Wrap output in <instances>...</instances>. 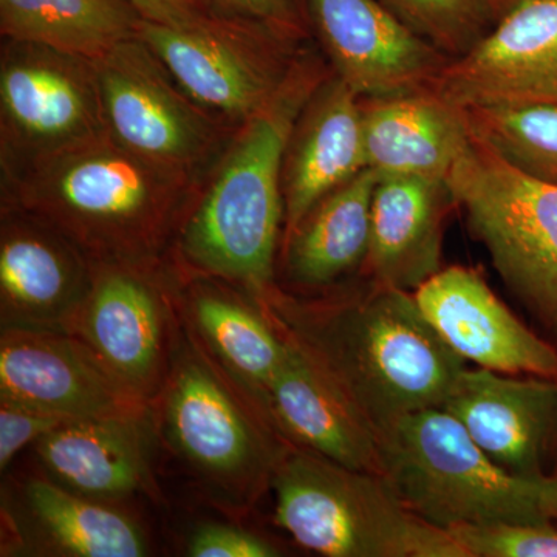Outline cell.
Listing matches in <instances>:
<instances>
[{"label":"cell","instance_id":"6da1fadb","mask_svg":"<svg viewBox=\"0 0 557 557\" xmlns=\"http://www.w3.org/2000/svg\"><path fill=\"white\" fill-rule=\"evenodd\" d=\"M274 329L309 355L370 423L384 428L416 410L442 408L467 361L418 307L413 293L370 281L325 300L260 299Z\"/></svg>","mask_w":557,"mask_h":557},{"label":"cell","instance_id":"7a4b0ae2","mask_svg":"<svg viewBox=\"0 0 557 557\" xmlns=\"http://www.w3.org/2000/svg\"><path fill=\"white\" fill-rule=\"evenodd\" d=\"M314 90L317 79L309 69L289 72L249 119L183 231L182 249L194 267L239 282L260 299L273 289L282 164Z\"/></svg>","mask_w":557,"mask_h":557},{"label":"cell","instance_id":"3957f363","mask_svg":"<svg viewBox=\"0 0 557 557\" xmlns=\"http://www.w3.org/2000/svg\"><path fill=\"white\" fill-rule=\"evenodd\" d=\"M90 139L42 161L22 203L79 251L109 262L152 256L178 203V171Z\"/></svg>","mask_w":557,"mask_h":557},{"label":"cell","instance_id":"277c9868","mask_svg":"<svg viewBox=\"0 0 557 557\" xmlns=\"http://www.w3.org/2000/svg\"><path fill=\"white\" fill-rule=\"evenodd\" d=\"M274 522L325 557H463L449 531L418 518L375 472L288 448L270 483Z\"/></svg>","mask_w":557,"mask_h":557},{"label":"cell","instance_id":"5b68a950","mask_svg":"<svg viewBox=\"0 0 557 557\" xmlns=\"http://www.w3.org/2000/svg\"><path fill=\"white\" fill-rule=\"evenodd\" d=\"M381 475L406 505L442 530L490 522H552L541 480L518 478L483 453L443 408L406 413L379 431Z\"/></svg>","mask_w":557,"mask_h":557},{"label":"cell","instance_id":"8992f818","mask_svg":"<svg viewBox=\"0 0 557 557\" xmlns=\"http://www.w3.org/2000/svg\"><path fill=\"white\" fill-rule=\"evenodd\" d=\"M446 183L502 281L557 327V186L512 166L474 135Z\"/></svg>","mask_w":557,"mask_h":557},{"label":"cell","instance_id":"52a82bcc","mask_svg":"<svg viewBox=\"0 0 557 557\" xmlns=\"http://www.w3.org/2000/svg\"><path fill=\"white\" fill-rule=\"evenodd\" d=\"M161 416L180 460L228 504L258 496L288 450L242 409L203 359L190 355L172 370Z\"/></svg>","mask_w":557,"mask_h":557},{"label":"cell","instance_id":"ba28073f","mask_svg":"<svg viewBox=\"0 0 557 557\" xmlns=\"http://www.w3.org/2000/svg\"><path fill=\"white\" fill-rule=\"evenodd\" d=\"M0 73L9 145L47 161L101 137L104 127L94 61L13 40Z\"/></svg>","mask_w":557,"mask_h":557},{"label":"cell","instance_id":"9c48e42d","mask_svg":"<svg viewBox=\"0 0 557 557\" xmlns=\"http://www.w3.org/2000/svg\"><path fill=\"white\" fill-rule=\"evenodd\" d=\"M460 108L557 106V0H525L431 83Z\"/></svg>","mask_w":557,"mask_h":557},{"label":"cell","instance_id":"30bf717a","mask_svg":"<svg viewBox=\"0 0 557 557\" xmlns=\"http://www.w3.org/2000/svg\"><path fill=\"white\" fill-rule=\"evenodd\" d=\"M148 53L135 38L94 61L102 119L124 149L180 172L205 152L208 129Z\"/></svg>","mask_w":557,"mask_h":557},{"label":"cell","instance_id":"8fae6325","mask_svg":"<svg viewBox=\"0 0 557 557\" xmlns=\"http://www.w3.org/2000/svg\"><path fill=\"white\" fill-rule=\"evenodd\" d=\"M0 399L65 420L145 412L83 341L58 330L2 329Z\"/></svg>","mask_w":557,"mask_h":557},{"label":"cell","instance_id":"7c38bea8","mask_svg":"<svg viewBox=\"0 0 557 557\" xmlns=\"http://www.w3.org/2000/svg\"><path fill=\"white\" fill-rule=\"evenodd\" d=\"M338 78L361 100L431 86L448 57L379 0H309Z\"/></svg>","mask_w":557,"mask_h":557},{"label":"cell","instance_id":"4fadbf2b","mask_svg":"<svg viewBox=\"0 0 557 557\" xmlns=\"http://www.w3.org/2000/svg\"><path fill=\"white\" fill-rule=\"evenodd\" d=\"M440 338L478 368L557 380V350L487 287L478 271L448 267L413 292Z\"/></svg>","mask_w":557,"mask_h":557},{"label":"cell","instance_id":"5bb4252c","mask_svg":"<svg viewBox=\"0 0 557 557\" xmlns=\"http://www.w3.org/2000/svg\"><path fill=\"white\" fill-rule=\"evenodd\" d=\"M442 408L457 418L498 467L518 478H544L557 435V380L465 368Z\"/></svg>","mask_w":557,"mask_h":557},{"label":"cell","instance_id":"9a60e30c","mask_svg":"<svg viewBox=\"0 0 557 557\" xmlns=\"http://www.w3.org/2000/svg\"><path fill=\"white\" fill-rule=\"evenodd\" d=\"M259 408L296 448L343 467L381 474L379 429L317 362L287 339Z\"/></svg>","mask_w":557,"mask_h":557},{"label":"cell","instance_id":"2e32d148","mask_svg":"<svg viewBox=\"0 0 557 557\" xmlns=\"http://www.w3.org/2000/svg\"><path fill=\"white\" fill-rule=\"evenodd\" d=\"M72 335L138 399L159 387L164 369L166 310L156 288L126 270L94 278Z\"/></svg>","mask_w":557,"mask_h":557},{"label":"cell","instance_id":"e0dca14e","mask_svg":"<svg viewBox=\"0 0 557 557\" xmlns=\"http://www.w3.org/2000/svg\"><path fill=\"white\" fill-rule=\"evenodd\" d=\"M91 284L79 249L57 230L38 219L3 226L2 329L72 333Z\"/></svg>","mask_w":557,"mask_h":557},{"label":"cell","instance_id":"ac0fdd59","mask_svg":"<svg viewBox=\"0 0 557 557\" xmlns=\"http://www.w3.org/2000/svg\"><path fill=\"white\" fill-rule=\"evenodd\" d=\"M448 183L380 175L370 211V281L413 293L443 270V233L454 207Z\"/></svg>","mask_w":557,"mask_h":557},{"label":"cell","instance_id":"d6986e66","mask_svg":"<svg viewBox=\"0 0 557 557\" xmlns=\"http://www.w3.org/2000/svg\"><path fill=\"white\" fill-rule=\"evenodd\" d=\"M366 160L380 175L446 180L471 143L460 106L431 86L361 100Z\"/></svg>","mask_w":557,"mask_h":557},{"label":"cell","instance_id":"ffe728a7","mask_svg":"<svg viewBox=\"0 0 557 557\" xmlns=\"http://www.w3.org/2000/svg\"><path fill=\"white\" fill-rule=\"evenodd\" d=\"M368 168L361 98L336 78L314 91L289 139L284 172L287 237L319 201Z\"/></svg>","mask_w":557,"mask_h":557},{"label":"cell","instance_id":"44dd1931","mask_svg":"<svg viewBox=\"0 0 557 557\" xmlns=\"http://www.w3.org/2000/svg\"><path fill=\"white\" fill-rule=\"evenodd\" d=\"M145 413L67 420L35 443L49 479L94 500H120L148 479Z\"/></svg>","mask_w":557,"mask_h":557},{"label":"cell","instance_id":"7402d4cb","mask_svg":"<svg viewBox=\"0 0 557 557\" xmlns=\"http://www.w3.org/2000/svg\"><path fill=\"white\" fill-rule=\"evenodd\" d=\"M236 30H183L139 20L137 39L201 106L251 119L278 84L263 65L242 51Z\"/></svg>","mask_w":557,"mask_h":557},{"label":"cell","instance_id":"603a6c76","mask_svg":"<svg viewBox=\"0 0 557 557\" xmlns=\"http://www.w3.org/2000/svg\"><path fill=\"white\" fill-rule=\"evenodd\" d=\"M21 502L24 542L40 555L148 556V537L126 512L79 496L51 479H28Z\"/></svg>","mask_w":557,"mask_h":557},{"label":"cell","instance_id":"cb8c5ba5","mask_svg":"<svg viewBox=\"0 0 557 557\" xmlns=\"http://www.w3.org/2000/svg\"><path fill=\"white\" fill-rule=\"evenodd\" d=\"M380 174L366 168L332 190L287 237V273L300 287H327L368 258L370 211Z\"/></svg>","mask_w":557,"mask_h":557},{"label":"cell","instance_id":"d4e9b609","mask_svg":"<svg viewBox=\"0 0 557 557\" xmlns=\"http://www.w3.org/2000/svg\"><path fill=\"white\" fill-rule=\"evenodd\" d=\"M139 20L126 0H0V27L11 40L89 61L137 38Z\"/></svg>","mask_w":557,"mask_h":557},{"label":"cell","instance_id":"484cf974","mask_svg":"<svg viewBox=\"0 0 557 557\" xmlns=\"http://www.w3.org/2000/svg\"><path fill=\"white\" fill-rule=\"evenodd\" d=\"M193 310L209 348L259 405L284 359L287 339L265 314L256 313L228 296L197 293Z\"/></svg>","mask_w":557,"mask_h":557},{"label":"cell","instance_id":"4316f807","mask_svg":"<svg viewBox=\"0 0 557 557\" xmlns=\"http://www.w3.org/2000/svg\"><path fill=\"white\" fill-rule=\"evenodd\" d=\"M475 138L531 177L557 186V106L461 108Z\"/></svg>","mask_w":557,"mask_h":557},{"label":"cell","instance_id":"83f0119b","mask_svg":"<svg viewBox=\"0 0 557 557\" xmlns=\"http://www.w3.org/2000/svg\"><path fill=\"white\" fill-rule=\"evenodd\" d=\"M406 27L437 47L449 60L483 38L490 16L482 0H379Z\"/></svg>","mask_w":557,"mask_h":557},{"label":"cell","instance_id":"f1b7e54d","mask_svg":"<svg viewBox=\"0 0 557 557\" xmlns=\"http://www.w3.org/2000/svg\"><path fill=\"white\" fill-rule=\"evenodd\" d=\"M463 557H557L553 522H490L449 530Z\"/></svg>","mask_w":557,"mask_h":557},{"label":"cell","instance_id":"f546056e","mask_svg":"<svg viewBox=\"0 0 557 557\" xmlns=\"http://www.w3.org/2000/svg\"><path fill=\"white\" fill-rule=\"evenodd\" d=\"M193 557H276L278 549L265 539L225 523H201L186 544Z\"/></svg>","mask_w":557,"mask_h":557},{"label":"cell","instance_id":"4dcf8cb0","mask_svg":"<svg viewBox=\"0 0 557 557\" xmlns=\"http://www.w3.org/2000/svg\"><path fill=\"white\" fill-rule=\"evenodd\" d=\"M64 421L67 420L0 399V471L10 467L25 446L38 442Z\"/></svg>","mask_w":557,"mask_h":557},{"label":"cell","instance_id":"1f68e13d","mask_svg":"<svg viewBox=\"0 0 557 557\" xmlns=\"http://www.w3.org/2000/svg\"><path fill=\"white\" fill-rule=\"evenodd\" d=\"M141 20L183 30H239L237 25L220 20L197 0H126Z\"/></svg>","mask_w":557,"mask_h":557},{"label":"cell","instance_id":"d6a6232c","mask_svg":"<svg viewBox=\"0 0 557 557\" xmlns=\"http://www.w3.org/2000/svg\"><path fill=\"white\" fill-rule=\"evenodd\" d=\"M220 20L242 27L258 25L269 30H289L296 14L289 0H197Z\"/></svg>","mask_w":557,"mask_h":557},{"label":"cell","instance_id":"836d02e7","mask_svg":"<svg viewBox=\"0 0 557 557\" xmlns=\"http://www.w3.org/2000/svg\"><path fill=\"white\" fill-rule=\"evenodd\" d=\"M542 505L545 515L557 525V469L553 474L544 475L541 480Z\"/></svg>","mask_w":557,"mask_h":557},{"label":"cell","instance_id":"e575fe53","mask_svg":"<svg viewBox=\"0 0 557 557\" xmlns=\"http://www.w3.org/2000/svg\"><path fill=\"white\" fill-rule=\"evenodd\" d=\"M525 2V0H482L483 5L490 16H497L498 20L504 17L509 10L518 7L519 3Z\"/></svg>","mask_w":557,"mask_h":557}]
</instances>
